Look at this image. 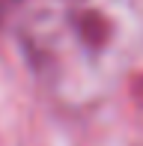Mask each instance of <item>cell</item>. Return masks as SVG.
Masks as SVG:
<instances>
[{
  "label": "cell",
  "mask_w": 143,
  "mask_h": 146,
  "mask_svg": "<svg viewBox=\"0 0 143 146\" xmlns=\"http://www.w3.org/2000/svg\"><path fill=\"white\" fill-rule=\"evenodd\" d=\"M18 42L60 104L105 98L143 60V0H15Z\"/></svg>",
  "instance_id": "cell-1"
},
{
  "label": "cell",
  "mask_w": 143,
  "mask_h": 146,
  "mask_svg": "<svg viewBox=\"0 0 143 146\" xmlns=\"http://www.w3.org/2000/svg\"><path fill=\"white\" fill-rule=\"evenodd\" d=\"M12 3H15V0H0V18H3V15H6V12H9V9H12Z\"/></svg>",
  "instance_id": "cell-2"
}]
</instances>
